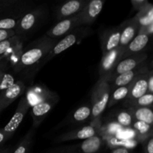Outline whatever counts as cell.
<instances>
[{"label":"cell","mask_w":153,"mask_h":153,"mask_svg":"<svg viewBox=\"0 0 153 153\" xmlns=\"http://www.w3.org/2000/svg\"><path fill=\"white\" fill-rule=\"evenodd\" d=\"M104 142L100 134L84 140L79 145L80 153H98L102 148Z\"/></svg>","instance_id":"20"},{"label":"cell","mask_w":153,"mask_h":153,"mask_svg":"<svg viewBox=\"0 0 153 153\" xmlns=\"http://www.w3.org/2000/svg\"><path fill=\"white\" fill-rule=\"evenodd\" d=\"M127 108L129 107H150L153 106V94L147 93L139 99L131 102H124Z\"/></svg>","instance_id":"28"},{"label":"cell","mask_w":153,"mask_h":153,"mask_svg":"<svg viewBox=\"0 0 153 153\" xmlns=\"http://www.w3.org/2000/svg\"><path fill=\"white\" fill-rule=\"evenodd\" d=\"M152 37L153 35H149V34H142V33L137 34V36L130 42L129 44L125 49L123 58L143 52V50L148 46Z\"/></svg>","instance_id":"18"},{"label":"cell","mask_w":153,"mask_h":153,"mask_svg":"<svg viewBox=\"0 0 153 153\" xmlns=\"http://www.w3.org/2000/svg\"><path fill=\"white\" fill-rule=\"evenodd\" d=\"M89 0H70L58 6L55 11L56 19L58 21L73 17L79 14Z\"/></svg>","instance_id":"12"},{"label":"cell","mask_w":153,"mask_h":153,"mask_svg":"<svg viewBox=\"0 0 153 153\" xmlns=\"http://www.w3.org/2000/svg\"><path fill=\"white\" fill-rule=\"evenodd\" d=\"M111 153H130V151L126 147H117L112 149Z\"/></svg>","instance_id":"36"},{"label":"cell","mask_w":153,"mask_h":153,"mask_svg":"<svg viewBox=\"0 0 153 153\" xmlns=\"http://www.w3.org/2000/svg\"><path fill=\"white\" fill-rule=\"evenodd\" d=\"M121 35L119 46L126 49L130 42L137 36L139 32V25L133 18L128 19L121 24Z\"/></svg>","instance_id":"17"},{"label":"cell","mask_w":153,"mask_h":153,"mask_svg":"<svg viewBox=\"0 0 153 153\" xmlns=\"http://www.w3.org/2000/svg\"><path fill=\"white\" fill-rule=\"evenodd\" d=\"M25 91L26 92L24 96L31 108L52 97L55 94V92H52L41 85H33L28 88Z\"/></svg>","instance_id":"16"},{"label":"cell","mask_w":153,"mask_h":153,"mask_svg":"<svg viewBox=\"0 0 153 153\" xmlns=\"http://www.w3.org/2000/svg\"><path fill=\"white\" fill-rule=\"evenodd\" d=\"M131 84H130V85H126V86L119 87V88L112 89L111 91L107 108H111L112 106L115 105L120 102L125 101L128 98L130 89H131Z\"/></svg>","instance_id":"23"},{"label":"cell","mask_w":153,"mask_h":153,"mask_svg":"<svg viewBox=\"0 0 153 153\" xmlns=\"http://www.w3.org/2000/svg\"><path fill=\"white\" fill-rule=\"evenodd\" d=\"M10 151H11V149L7 148V149H2V150H0V153H10Z\"/></svg>","instance_id":"38"},{"label":"cell","mask_w":153,"mask_h":153,"mask_svg":"<svg viewBox=\"0 0 153 153\" xmlns=\"http://www.w3.org/2000/svg\"><path fill=\"white\" fill-rule=\"evenodd\" d=\"M152 66H153V61H152Z\"/></svg>","instance_id":"39"},{"label":"cell","mask_w":153,"mask_h":153,"mask_svg":"<svg viewBox=\"0 0 153 153\" xmlns=\"http://www.w3.org/2000/svg\"><path fill=\"white\" fill-rule=\"evenodd\" d=\"M91 33V28L88 26H80L72 30L70 32L66 34L61 40L57 42L51 49L50 52L43 60V64L49 61L56 55H59L64 51L73 46L76 43L82 41L84 38L88 37Z\"/></svg>","instance_id":"3"},{"label":"cell","mask_w":153,"mask_h":153,"mask_svg":"<svg viewBox=\"0 0 153 153\" xmlns=\"http://www.w3.org/2000/svg\"><path fill=\"white\" fill-rule=\"evenodd\" d=\"M131 3L133 7L138 11L141 10L143 7H145L149 4L146 0H131Z\"/></svg>","instance_id":"34"},{"label":"cell","mask_w":153,"mask_h":153,"mask_svg":"<svg viewBox=\"0 0 153 153\" xmlns=\"http://www.w3.org/2000/svg\"><path fill=\"white\" fill-rule=\"evenodd\" d=\"M45 13L46 6L43 5L37 6L25 12L19 19L15 28L14 31L16 35L22 37L30 31H33L39 25L41 19L44 16Z\"/></svg>","instance_id":"4"},{"label":"cell","mask_w":153,"mask_h":153,"mask_svg":"<svg viewBox=\"0 0 153 153\" xmlns=\"http://www.w3.org/2000/svg\"><path fill=\"white\" fill-rule=\"evenodd\" d=\"M147 57V55L145 52H141L123 58L115 67L111 78L138 68L139 67L146 64Z\"/></svg>","instance_id":"11"},{"label":"cell","mask_w":153,"mask_h":153,"mask_svg":"<svg viewBox=\"0 0 153 153\" xmlns=\"http://www.w3.org/2000/svg\"><path fill=\"white\" fill-rule=\"evenodd\" d=\"M14 83L13 76L6 72L5 63L0 64V91Z\"/></svg>","instance_id":"29"},{"label":"cell","mask_w":153,"mask_h":153,"mask_svg":"<svg viewBox=\"0 0 153 153\" xmlns=\"http://www.w3.org/2000/svg\"><path fill=\"white\" fill-rule=\"evenodd\" d=\"M145 153H153V134L143 140Z\"/></svg>","instance_id":"32"},{"label":"cell","mask_w":153,"mask_h":153,"mask_svg":"<svg viewBox=\"0 0 153 153\" xmlns=\"http://www.w3.org/2000/svg\"><path fill=\"white\" fill-rule=\"evenodd\" d=\"M111 91V88L109 81L105 79H99L93 88L91 93V121L100 119V117L108 106Z\"/></svg>","instance_id":"2"},{"label":"cell","mask_w":153,"mask_h":153,"mask_svg":"<svg viewBox=\"0 0 153 153\" xmlns=\"http://www.w3.org/2000/svg\"><path fill=\"white\" fill-rule=\"evenodd\" d=\"M7 140L8 139H7V136L4 134V131H3V129L2 128H0V146L4 144Z\"/></svg>","instance_id":"37"},{"label":"cell","mask_w":153,"mask_h":153,"mask_svg":"<svg viewBox=\"0 0 153 153\" xmlns=\"http://www.w3.org/2000/svg\"><path fill=\"white\" fill-rule=\"evenodd\" d=\"M79 26V14L67 18L63 20L58 21L54 26H52L46 32V35L52 39H56L62 36H65L69 32Z\"/></svg>","instance_id":"14"},{"label":"cell","mask_w":153,"mask_h":153,"mask_svg":"<svg viewBox=\"0 0 153 153\" xmlns=\"http://www.w3.org/2000/svg\"><path fill=\"white\" fill-rule=\"evenodd\" d=\"M133 128L137 132V136L143 140L146 138H147L149 136L153 134V126H152L149 125L147 123H145L143 122L140 121L134 120L132 124Z\"/></svg>","instance_id":"26"},{"label":"cell","mask_w":153,"mask_h":153,"mask_svg":"<svg viewBox=\"0 0 153 153\" xmlns=\"http://www.w3.org/2000/svg\"><path fill=\"white\" fill-rule=\"evenodd\" d=\"M121 25L105 29L100 37L102 55L119 46L121 35Z\"/></svg>","instance_id":"15"},{"label":"cell","mask_w":153,"mask_h":153,"mask_svg":"<svg viewBox=\"0 0 153 153\" xmlns=\"http://www.w3.org/2000/svg\"><path fill=\"white\" fill-rule=\"evenodd\" d=\"M125 49L118 46L111 52L102 55L100 63L99 73L100 79H105L110 80L115 67L118 63L123 59Z\"/></svg>","instance_id":"5"},{"label":"cell","mask_w":153,"mask_h":153,"mask_svg":"<svg viewBox=\"0 0 153 153\" xmlns=\"http://www.w3.org/2000/svg\"><path fill=\"white\" fill-rule=\"evenodd\" d=\"M134 120L140 121L153 126V106L127 108Z\"/></svg>","instance_id":"21"},{"label":"cell","mask_w":153,"mask_h":153,"mask_svg":"<svg viewBox=\"0 0 153 153\" xmlns=\"http://www.w3.org/2000/svg\"><path fill=\"white\" fill-rule=\"evenodd\" d=\"M22 15L7 16V17L0 19V29L13 30L14 31Z\"/></svg>","instance_id":"30"},{"label":"cell","mask_w":153,"mask_h":153,"mask_svg":"<svg viewBox=\"0 0 153 153\" xmlns=\"http://www.w3.org/2000/svg\"><path fill=\"white\" fill-rule=\"evenodd\" d=\"M133 19L137 22L140 29L146 28L150 25L153 22V4L149 3L146 7L138 11Z\"/></svg>","instance_id":"22"},{"label":"cell","mask_w":153,"mask_h":153,"mask_svg":"<svg viewBox=\"0 0 153 153\" xmlns=\"http://www.w3.org/2000/svg\"><path fill=\"white\" fill-rule=\"evenodd\" d=\"M26 91V85L22 81H16L0 93V112L8 107Z\"/></svg>","instance_id":"10"},{"label":"cell","mask_w":153,"mask_h":153,"mask_svg":"<svg viewBox=\"0 0 153 153\" xmlns=\"http://www.w3.org/2000/svg\"><path fill=\"white\" fill-rule=\"evenodd\" d=\"M114 117L117 122L120 125L123 127H126V128L132 126V124L134 121L132 115H131V114L130 113L128 109L119 110L115 114Z\"/></svg>","instance_id":"27"},{"label":"cell","mask_w":153,"mask_h":153,"mask_svg":"<svg viewBox=\"0 0 153 153\" xmlns=\"http://www.w3.org/2000/svg\"><path fill=\"white\" fill-rule=\"evenodd\" d=\"M59 101V97L55 93L52 97L44 101L35 105L31 108V116L32 117L33 128H37L42 123L46 117L52 110L55 105Z\"/></svg>","instance_id":"7"},{"label":"cell","mask_w":153,"mask_h":153,"mask_svg":"<svg viewBox=\"0 0 153 153\" xmlns=\"http://www.w3.org/2000/svg\"><path fill=\"white\" fill-rule=\"evenodd\" d=\"M148 93L153 94V70L148 73Z\"/></svg>","instance_id":"35"},{"label":"cell","mask_w":153,"mask_h":153,"mask_svg":"<svg viewBox=\"0 0 153 153\" xmlns=\"http://www.w3.org/2000/svg\"><path fill=\"white\" fill-rule=\"evenodd\" d=\"M105 0L88 1L83 10L79 13V26H88L94 23L101 13Z\"/></svg>","instance_id":"9"},{"label":"cell","mask_w":153,"mask_h":153,"mask_svg":"<svg viewBox=\"0 0 153 153\" xmlns=\"http://www.w3.org/2000/svg\"><path fill=\"white\" fill-rule=\"evenodd\" d=\"M92 110L91 103L85 104L78 108L73 113L71 122L73 123H82L91 119Z\"/></svg>","instance_id":"24"},{"label":"cell","mask_w":153,"mask_h":153,"mask_svg":"<svg viewBox=\"0 0 153 153\" xmlns=\"http://www.w3.org/2000/svg\"><path fill=\"white\" fill-rule=\"evenodd\" d=\"M56 43V39L50 38L46 35L37 39L26 49H23L20 59L13 70L19 73L39 64L45 59Z\"/></svg>","instance_id":"1"},{"label":"cell","mask_w":153,"mask_h":153,"mask_svg":"<svg viewBox=\"0 0 153 153\" xmlns=\"http://www.w3.org/2000/svg\"><path fill=\"white\" fill-rule=\"evenodd\" d=\"M149 73V72H148ZM148 73L140 75L131 83L129 94L124 102H131L139 99L148 93Z\"/></svg>","instance_id":"19"},{"label":"cell","mask_w":153,"mask_h":153,"mask_svg":"<svg viewBox=\"0 0 153 153\" xmlns=\"http://www.w3.org/2000/svg\"><path fill=\"white\" fill-rule=\"evenodd\" d=\"M149 71V68L146 66V64H145L139 67L138 68L135 69V70L126 72V73H121V74L117 75V76H114V77L111 78L110 80H109L111 88L112 90L116 88H119V87L126 86V85H130L138 76H140L142 74L148 73Z\"/></svg>","instance_id":"13"},{"label":"cell","mask_w":153,"mask_h":153,"mask_svg":"<svg viewBox=\"0 0 153 153\" xmlns=\"http://www.w3.org/2000/svg\"><path fill=\"white\" fill-rule=\"evenodd\" d=\"M30 108L31 107L28 105L25 96L22 97L13 117L10 120V121L6 124L5 126L2 128L3 131L6 134L7 139H10L13 136V134L16 131L21 123L22 122L24 117L25 116Z\"/></svg>","instance_id":"8"},{"label":"cell","mask_w":153,"mask_h":153,"mask_svg":"<svg viewBox=\"0 0 153 153\" xmlns=\"http://www.w3.org/2000/svg\"><path fill=\"white\" fill-rule=\"evenodd\" d=\"M20 40H22V37L15 35L14 37H11V38L0 42V58L4 57L7 54V52L10 50V49H11L13 46L19 43Z\"/></svg>","instance_id":"31"},{"label":"cell","mask_w":153,"mask_h":153,"mask_svg":"<svg viewBox=\"0 0 153 153\" xmlns=\"http://www.w3.org/2000/svg\"><path fill=\"white\" fill-rule=\"evenodd\" d=\"M15 35H16V33L13 30L0 29V42H2L9 38H11V37H14Z\"/></svg>","instance_id":"33"},{"label":"cell","mask_w":153,"mask_h":153,"mask_svg":"<svg viewBox=\"0 0 153 153\" xmlns=\"http://www.w3.org/2000/svg\"><path fill=\"white\" fill-rule=\"evenodd\" d=\"M34 131L31 128L22 138L13 153H28L32 145Z\"/></svg>","instance_id":"25"},{"label":"cell","mask_w":153,"mask_h":153,"mask_svg":"<svg viewBox=\"0 0 153 153\" xmlns=\"http://www.w3.org/2000/svg\"><path fill=\"white\" fill-rule=\"evenodd\" d=\"M100 129H101L100 119H98L91 121V123L88 125L79 127L76 129L62 134L57 137L56 140L62 142L73 140H86L100 134Z\"/></svg>","instance_id":"6"}]
</instances>
